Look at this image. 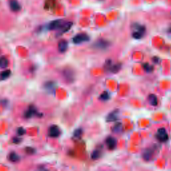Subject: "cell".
I'll return each instance as SVG.
<instances>
[{"mask_svg": "<svg viewBox=\"0 0 171 171\" xmlns=\"http://www.w3.org/2000/svg\"><path fill=\"white\" fill-rule=\"evenodd\" d=\"M110 45V42L104 39H99L94 44V47L95 48L100 49V50H106Z\"/></svg>", "mask_w": 171, "mask_h": 171, "instance_id": "obj_6", "label": "cell"}, {"mask_svg": "<svg viewBox=\"0 0 171 171\" xmlns=\"http://www.w3.org/2000/svg\"><path fill=\"white\" fill-rule=\"evenodd\" d=\"M63 24H64V21H63L62 20H56L51 22L50 23L48 24V28L50 30H58L62 27Z\"/></svg>", "mask_w": 171, "mask_h": 171, "instance_id": "obj_9", "label": "cell"}, {"mask_svg": "<svg viewBox=\"0 0 171 171\" xmlns=\"http://www.w3.org/2000/svg\"><path fill=\"white\" fill-rule=\"evenodd\" d=\"M148 102H149V104L152 106H156L158 105V97L156 96V95L154 94H150L148 95Z\"/></svg>", "mask_w": 171, "mask_h": 171, "instance_id": "obj_15", "label": "cell"}, {"mask_svg": "<svg viewBox=\"0 0 171 171\" xmlns=\"http://www.w3.org/2000/svg\"><path fill=\"white\" fill-rule=\"evenodd\" d=\"M57 0H46L45 1L44 7L46 9H51L54 8L56 5Z\"/></svg>", "mask_w": 171, "mask_h": 171, "instance_id": "obj_17", "label": "cell"}, {"mask_svg": "<svg viewBox=\"0 0 171 171\" xmlns=\"http://www.w3.org/2000/svg\"><path fill=\"white\" fill-rule=\"evenodd\" d=\"M155 150V148L153 147L148 148L144 149L142 154V157L143 158V160L146 162L150 161L152 159V158L154 157Z\"/></svg>", "mask_w": 171, "mask_h": 171, "instance_id": "obj_3", "label": "cell"}, {"mask_svg": "<svg viewBox=\"0 0 171 171\" xmlns=\"http://www.w3.org/2000/svg\"><path fill=\"white\" fill-rule=\"evenodd\" d=\"M102 155V152L100 149H96L92 152V153L91 154V158L92 159L94 160H98V158H100Z\"/></svg>", "mask_w": 171, "mask_h": 171, "instance_id": "obj_23", "label": "cell"}, {"mask_svg": "<svg viewBox=\"0 0 171 171\" xmlns=\"http://www.w3.org/2000/svg\"><path fill=\"white\" fill-rule=\"evenodd\" d=\"M26 130L24 129V128L22 127H20V128H18V130H17V134H18L19 136H22V135H24V134H26Z\"/></svg>", "mask_w": 171, "mask_h": 171, "instance_id": "obj_28", "label": "cell"}, {"mask_svg": "<svg viewBox=\"0 0 171 171\" xmlns=\"http://www.w3.org/2000/svg\"><path fill=\"white\" fill-rule=\"evenodd\" d=\"M106 146L108 148V150H113L116 148L117 140L113 136H109L106 139Z\"/></svg>", "mask_w": 171, "mask_h": 171, "instance_id": "obj_7", "label": "cell"}, {"mask_svg": "<svg viewBox=\"0 0 171 171\" xmlns=\"http://www.w3.org/2000/svg\"><path fill=\"white\" fill-rule=\"evenodd\" d=\"M83 130L81 128H77V129L74 132V138L76 139H79L82 135Z\"/></svg>", "mask_w": 171, "mask_h": 171, "instance_id": "obj_26", "label": "cell"}, {"mask_svg": "<svg viewBox=\"0 0 171 171\" xmlns=\"http://www.w3.org/2000/svg\"><path fill=\"white\" fill-rule=\"evenodd\" d=\"M9 65V61L8 59L5 56L0 57V68H5Z\"/></svg>", "mask_w": 171, "mask_h": 171, "instance_id": "obj_21", "label": "cell"}, {"mask_svg": "<svg viewBox=\"0 0 171 171\" xmlns=\"http://www.w3.org/2000/svg\"><path fill=\"white\" fill-rule=\"evenodd\" d=\"M62 75L64 76L65 80H66L67 82L72 83L75 80V73L74 70L70 68H66L63 70Z\"/></svg>", "mask_w": 171, "mask_h": 171, "instance_id": "obj_4", "label": "cell"}, {"mask_svg": "<svg viewBox=\"0 0 171 171\" xmlns=\"http://www.w3.org/2000/svg\"><path fill=\"white\" fill-rule=\"evenodd\" d=\"M26 152L28 154H30V155H32V154H34V153L36 152V150L34 148H32V147H27L26 148Z\"/></svg>", "mask_w": 171, "mask_h": 171, "instance_id": "obj_27", "label": "cell"}, {"mask_svg": "<svg viewBox=\"0 0 171 171\" xmlns=\"http://www.w3.org/2000/svg\"><path fill=\"white\" fill-rule=\"evenodd\" d=\"M110 98V95L108 92L107 91L103 92L100 96V100L102 101H108Z\"/></svg>", "mask_w": 171, "mask_h": 171, "instance_id": "obj_24", "label": "cell"}, {"mask_svg": "<svg viewBox=\"0 0 171 171\" xmlns=\"http://www.w3.org/2000/svg\"><path fill=\"white\" fill-rule=\"evenodd\" d=\"M22 138L19 137H14L13 138V142L15 144H19L22 142Z\"/></svg>", "mask_w": 171, "mask_h": 171, "instance_id": "obj_29", "label": "cell"}, {"mask_svg": "<svg viewBox=\"0 0 171 171\" xmlns=\"http://www.w3.org/2000/svg\"><path fill=\"white\" fill-rule=\"evenodd\" d=\"M58 50L60 51L61 53L66 52L68 48V42L66 41V40H62L58 42Z\"/></svg>", "mask_w": 171, "mask_h": 171, "instance_id": "obj_14", "label": "cell"}, {"mask_svg": "<svg viewBox=\"0 0 171 171\" xmlns=\"http://www.w3.org/2000/svg\"><path fill=\"white\" fill-rule=\"evenodd\" d=\"M37 114L38 111L36 110V107L34 106H30L28 109L24 113V117L27 119L31 118L32 117H33L34 115H36Z\"/></svg>", "mask_w": 171, "mask_h": 171, "instance_id": "obj_12", "label": "cell"}, {"mask_svg": "<svg viewBox=\"0 0 171 171\" xmlns=\"http://www.w3.org/2000/svg\"><path fill=\"white\" fill-rule=\"evenodd\" d=\"M152 61H153L154 64H158L160 62V59L157 56H154L153 57V58H152Z\"/></svg>", "mask_w": 171, "mask_h": 171, "instance_id": "obj_30", "label": "cell"}, {"mask_svg": "<svg viewBox=\"0 0 171 171\" xmlns=\"http://www.w3.org/2000/svg\"><path fill=\"white\" fill-rule=\"evenodd\" d=\"M8 158H9V161L12 162H17L20 161V156L15 152H11V153H9V156H8Z\"/></svg>", "mask_w": 171, "mask_h": 171, "instance_id": "obj_19", "label": "cell"}, {"mask_svg": "<svg viewBox=\"0 0 171 171\" xmlns=\"http://www.w3.org/2000/svg\"><path fill=\"white\" fill-rule=\"evenodd\" d=\"M142 67H143L144 70L146 71V72L150 73L154 71V66L152 65H150L148 63H144L142 64Z\"/></svg>", "mask_w": 171, "mask_h": 171, "instance_id": "obj_25", "label": "cell"}, {"mask_svg": "<svg viewBox=\"0 0 171 171\" xmlns=\"http://www.w3.org/2000/svg\"><path fill=\"white\" fill-rule=\"evenodd\" d=\"M168 33H169L171 34V27L169 28V29L168 30Z\"/></svg>", "mask_w": 171, "mask_h": 171, "instance_id": "obj_31", "label": "cell"}, {"mask_svg": "<svg viewBox=\"0 0 171 171\" xmlns=\"http://www.w3.org/2000/svg\"><path fill=\"white\" fill-rule=\"evenodd\" d=\"M112 130V132H114V133H118V134L121 133L123 130V124H122L121 123H116L114 126Z\"/></svg>", "mask_w": 171, "mask_h": 171, "instance_id": "obj_20", "label": "cell"}, {"mask_svg": "<svg viewBox=\"0 0 171 171\" xmlns=\"http://www.w3.org/2000/svg\"><path fill=\"white\" fill-rule=\"evenodd\" d=\"M44 88L48 92H51L55 90V88H56V84L55 82H52V81H49L47 82L46 84H44Z\"/></svg>", "mask_w": 171, "mask_h": 171, "instance_id": "obj_18", "label": "cell"}, {"mask_svg": "<svg viewBox=\"0 0 171 171\" xmlns=\"http://www.w3.org/2000/svg\"><path fill=\"white\" fill-rule=\"evenodd\" d=\"M9 5L10 9L13 12H18L20 11L21 9V5H20L19 2L17 0H9Z\"/></svg>", "mask_w": 171, "mask_h": 171, "instance_id": "obj_13", "label": "cell"}, {"mask_svg": "<svg viewBox=\"0 0 171 171\" xmlns=\"http://www.w3.org/2000/svg\"><path fill=\"white\" fill-rule=\"evenodd\" d=\"M61 134V130L58 126L52 125L48 129V135L52 138H57Z\"/></svg>", "mask_w": 171, "mask_h": 171, "instance_id": "obj_8", "label": "cell"}, {"mask_svg": "<svg viewBox=\"0 0 171 171\" xmlns=\"http://www.w3.org/2000/svg\"><path fill=\"white\" fill-rule=\"evenodd\" d=\"M72 25H73V23L71 22H67V23H64V24L62 26V27L59 29L60 30H59V32L57 36H60L63 35L64 34L66 33L67 32H68L69 30L71 29Z\"/></svg>", "mask_w": 171, "mask_h": 171, "instance_id": "obj_11", "label": "cell"}, {"mask_svg": "<svg viewBox=\"0 0 171 171\" xmlns=\"http://www.w3.org/2000/svg\"><path fill=\"white\" fill-rule=\"evenodd\" d=\"M122 68V64L121 63H117V64H112L111 66L110 67L109 70L110 72L113 73V74H116V73H118L120 70H121Z\"/></svg>", "mask_w": 171, "mask_h": 171, "instance_id": "obj_16", "label": "cell"}, {"mask_svg": "<svg viewBox=\"0 0 171 171\" xmlns=\"http://www.w3.org/2000/svg\"><path fill=\"white\" fill-rule=\"evenodd\" d=\"M156 137L158 140H159L161 142H165L168 139V135L166 132V130L164 128H160L158 130L157 134H156Z\"/></svg>", "mask_w": 171, "mask_h": 171, "instance_id": "obj_5", "label": "cell"}, {"mask_svg": "<svg viewBox=\"0 0 171 171\" xmlns=\"http://www.w3.org/2000/svg\"><path fill=\"white\" fill-rule=\"evenodd\" d=\"M89 40L90 36L86 33L78 34L72 38V42L75 44H80L82 43L88 42Z\"/></svg>", "mask_w": 171, "mask_h": 171, "instance_id": "obj_2", "label": "cell"}, {"mask_svg": "<svg viewBox=\"0 0 171 171\" xmlns=\"http://www.w3.org/2000/svg\"><path fill=\"white\" fill-rule=\"evenodd\" d=\"M11 72L9 70H5L2 71V72L0 73V80H5L6 79L9 78V77L11 76Z\"/></svg>", "mask_w": 171, "mask_h": 171, "instance_id": "obj_22", "label": "cell"}, {"mask_svg": "<svg viewBox=\"0 0 171 171\" xmlns=\"http://www.w3.org/2000/svg\"><path fill=\"white\" fill-rule=\"evenodd\" d=\"M119 112L120 111L118 109H116L112 111L111 112H110L106 116V121L108 122V123H111V122H115L118 121Z\"/></svg>", "mask_w": 171, "mask_h": 171, "instance_id": "obj_10", "label": "cell"}, {"mask_svg": "<svg viewBox=\"0 0 171 171\" xmlns=\"http://www.w3.org/2000/svg\"><path fill=\"white\" fill-rule=\"evenodd\" d=\"M134 31L132 34V36L134 39L140 40L144 37L146 32V26L138 23H134L133 24Z\"/></svg>", "mask_w": 171, "mask_h": 171, "instance_id": "obj_1", "label": "cell"}]
</instances>
